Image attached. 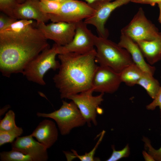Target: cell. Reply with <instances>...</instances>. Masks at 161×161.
<instances>
[{"instance_id":"obj_1","label":"cell","mask_w":161,"mask_h":161,"mask_svg":"<svg viewBox=\"0 0 161 161\" xmlns=\"http://www.w3.org/2000/svg\"><path fill=\"white\" fill-rule=\"evenodd\" d=\"M32 20H18L0 31V71L9 77L22 73L27 64L50 48L41 31Z\"/></svg>"},{"instance_id":"obj_2","label":"cell","mask_w":161,"mask_h":161,"mask_svg":"<svg viewBox=\"0 0 161 161\" xmlns=\"http://www.w3.org/2000/svg\"><path fill=\"white\" fill-rule=\"evenodd\" d=\"M96 49L84 54L69 52L58 54L60 61L58 72L53 78L61 99L92 89L98 66Z\"/></svg>"},{"instance_id":"obj_3","label":"cell","mask_w":161,"mask_h":161,"mask_svg":"<svg viewBox=\"0 0 161 161\" xmlns=\"http://www.w3.org/2000/svg\"><path fill=\"white\" fill-rule=\"evenodd\" d=\"M95 62L99 65L108 67L120 73L134 63L128 51L107 38L95 36Z\"/></svg>"},{"instance_id":"obj_4","label":"cell","mask_w":161,"mask_h":161,"mask_svg":"<svg viewBox=\"0 0 161 161\" xmlns=\"http://www.w3.org/2000/svg\"><path fill=\"white\" fill-rule=\"evenodd\" d=\"M56 47L55 43L51 48L44 50L27 64L22 74L28 80L41 85H45L44 79L45 74L49 70L55 71L60 66V63L55 59L58 54Z\"/></svg>"},{"instance_id":"obj_5","label":"cell","mask_w":161,"mask_h":161,"mask_svg":"<svg viewBox=\"0 0 161 161\" xmlns=\"http://www.w3.org/2000/svg\"><path fill=\"white\" fill-rule=\"evenodd\" d=\"M36 115L38 117L53 119L62 135L69 134L73 129L82 126L86 123L77 106L72 101L67 102L63 100L58 109L49 113L38 112Z\"/></svg>"},{"instance_id":"obj_6","label":"cell","mask_w":161,"mask_h":161,"mask_svg":"<svg viewBox=\"0 0 161 161\" xmlns=\"http://www.w3.org/2000/svg\"><path fill=\"white\" fill-rule=\"evenodd\" d=\"M160 32L158 28L146 17L140 7L129 23L121 30L125 35L136 42L151 41L156 38Z\"/></svg>"},{"instance_id":"obj_7","label":"cell","mask_w":161,"mask_h":161,"mask_svg":"<svg viewBox=\"0 0 161 161\" xmlns=\"http://www.w3.org/2000/svg\"><path fill=\"white\" fill-rule=\"evenodd\" d=\"M95 9L89 4L78 0H68L61 4L56 14H48L52 22L76 23L92 16Z\"/></svg>"},{"instance_id":"obj_8","label":"cell","mask_w":161,"mask_h":161,"mask_svg":"<svg viewBox=\"0 0 161 161\" xmlns=\"http://www.w3.org/2000/svg\"><path fill=\"white\" fill-rule=\"evenodd\" d=\"M133 0H115L96 1L89 4L95 10L94 14L83 21L87 25L91 24L96 28L99 36L107 38L109 32L105 24L112 12L117 8L132 2Z\"/></svg>"},{"instance_id":"obj_9","label":"cell","mask_w":161,"mask_h":161,"mask_svg":"<svg viewBox=\"0 0 161 161\" xmlns=\"http://www.w3.org/2000/svg\"><path fill=\"white\" fill-rule=\"evenodd\" d=\"M87 25L83 21L76 23L75 33L72 41L64 46L56 44L58 55L69 52L83 54L95 49V35L88 29Z\"/></svg>"},{"instance_id":"obj_10","label":"cell","mask_w":161,"mask_h":161,"mask_svg":"<svg viewBox=\"0 0 161 161\" xmlns=\"http://www.w3.org/2000/svg\"><path fill=\"white\" fill-rule=\"evenodd\" d=\"M93 92L91 89L71 95L67 98L77 105L89 127L91 126V122L95 126L97 125V109L103 100L104 93H100L98 95L94 96L92 95Z\"/></svg>"},{"instance_id":"obj_11","label":"cell","mask_w":161,"mask_h":161,"mask_svg":"<svg viewBox=\"0 0 161 161\" xmlns=\"http://www.w3.org/2000/svg\"><path fill=\"white\" fill-rule=\"evenodd\" d=\"M76 23L64 22H52L46 24L36 22V27L47 39L54 41L58 46H64L70 42L74 36Z\"/></svg>"},{"instance_id":"obj_12","label":"cell","mask_w":161,"mask_h":161,"mask_svg":"<svg viewBox=\"0 0 161 161\" xmlns=\"http://www.w3.org/2000/svg\"><path fill=\"white\" fill-rule=\"evenodd\" d=\"M120 74L105 66H98L92 84L94 92L112 94L119 89L121 83Z\"/></svg>"},{"instance_id":"obj_13","label":"cell","mask_w":161,"mask_h":161,"mask_svg":"<svg viewBox=\"0 0 161 161\" xmlns=\"http://www.w3.org/2000/svg\"><path fill=\"white\" fill-rule=\"evenodd\" d=\"M30 134L18 137L11 143L12 149L29 156L32 161H46L48 158L47 149L35 140Z\"/></svg>"},{"instance_id":"obj_14","label":"cell","mask_w":161,"mask_h":161,"mask_svg":"<svg viewBox=\"0 0 161 161\" xmlns=\"http://www.w3.org/2000/svg\"><path fill=\"white\" fill-rule=\"evenodd\" d=\"M14 16L18 20L36 21V22L46 23L49 20L48 15L41 10L39 0H27L19 3L14 12Z\"/></svg>"},{"instance_id":"obj_15","label":"cell","mask_w":161,"mask_h":161,"mask_svg":"<svg viewBox=\"0 0 161 161\" xmlns=\"http://www.w3.org/2000/svg\"><path fill=\"white\" fill-rule=\"evenodd\" d=\"M126 49L130 54L134 62L144 72L152 75H154L155 67L148 63L137 43L127 36L121 34L118 44Z\"/></svg>"},{"instance_id":"obj_16","label":"cell","mask_w":161,"mask_h":161,"mask_svg":"<svg viewBox=\"0 0 161 161\" xmlns=\"http://www.w3.org/2000/svg\"><path fill=\"white\" fill-rule=\"evenodd\" d=\"M30 135L47 149L57 140L58 132L53 121L45 119L39 123Z\"/></svg>"},{"instance_id":"obj_17","label":"cell","mask_w":161,"mask_h":161,"mask_svg":"<svg viewBox=\"0 0 161 161\" xmlns=\"http://www.w3.org/2000/svg\"><path fill=\"white\" fill-rule=\"evenodd\" d=\"M137 43L149 64L153 65L161 60V32L154 40L140 41Z\"/></svg>"},{"instance_id":"obj_18","label":"cell","mask_w":161,"mask_h":161,"mask_svg":"<svg viewBox=\"0 0 161 161\" xmlns=\"http://www.w3.org/2000/svg\"><path fill=\"white\" fill-rule=\"evenodd\" d=\"M144 72L134 63L125 68L120 74L122 82L132 86L137 84Z\"/></svg>"},{"instance_id":"obj_19","label":"cell","mask_w":161,"mask_h":161,"mask_svg":"<svg viewBox=\"0 0 161 161\" xmlns=\"http://www.w3.org/2000/svg\"><path fill=\"white\" fill-rule=\"evenodd\" d=\"M137 84L143 87L153 99L156 97L161 86L158 81L154 77L153 75L145 72Z\"/></svg>"},{"instance_id":"obj_20","label":"cell","mask_w":161,"mask_h":161,"mask_svg":"<svg viewBox=\"0 0 161 161\" xmlns=\"http://www.w3.org/2000/svg\"><path fill=\"white\" fill-rule=\"evenodd\" d=\"M105 131L103 130L100 134V137L93 148L89 152H86L84 154L80 155L78 154L77 151L74 150L72 149V152L63 151L67 161H71L74 159L77 158L81 161H97L94 157V155L96 149L98 145L101 142Z\"/></svg>"},{"instance_id":"obj_21","label":"cell","mask_w":161,"mask_h":161,"mask_svg":"<svg viewBox=\"0 0 161 161\" xmlns=\"http://www.w3.org/2000/svg\"><path fill=\"white\" fill-rule=\"evenodd\" d=\"M0 159L1 161H32L28 155L13 149L10 151L1 152Z\"/></svg>"},{"instance_id":"obj_22","label":"cell","mask_w":161,"mask_h":161,"mask_svg":"<svg viewBox=\"0 0 161 161\" xmlns=\"http://www.w3.org/2000/svg\"><path fill=\"white\" fill-rule=\"evenodd\" d=\"M23 131L21 127L18 126L9 131H0V146L7 143H12L15 138L23 134Z\"/></svg>"},{"instance_id":"obj_23","label":"cell","mask_w":161,"mask_h":161,"mask_svg":"<svg viewBox=\"0 0 161 161\" xmlns=\"http://www.w3.org/2000/svg\"><path fill=\"white\" fill-rule=\"evenodd\" d=\"M41 10L47 14H56L58 13L61 4L49 0H39Z\"/></svg>"},{"instance_id":"obj_24","label":"cell","mask_w":161,"mask_h":161,"mask_svg":"<svg viewBox=\"0 0 161 161\" xmlns=\"http://www.w3.org/2000/svg\"><path fill=\"white\" fill-rule=\"evenodd\" d=\"M17 127L15 121V114L13 111L10 110L4 117L0 120V131H9Z\"/></svg>"},{"instance_id":"obj_25","label":"cell","mask_w":161,"mask_h":161,"mask_svg":"<svg viewBox=\"0 0 161 161\" xmlns=\"http://www.w3.org/2000/svg\"><path fill=\"white\" fill-rule=\"evenodd\" d=\"M18 4V0H0V11L7 16L15 18L14 12Z\"/></svg>"},{"instance_id":"obj_26","label":"cell","mask_w":161,"mask_h":161,"mask_svg":"<svg viewBox=\"0 0 161 161\" xmlns=\"http://www.w3.org/2000/svg\"><path fill=\"white\" fill-rule=\"evenodd\" d=\"M112 148L113 150L112 153L106 161H117L122 158L128 157L130 154L129 144H127L124 148L120 150H116L114 145H112Z\"/></svg>"},{"instance_id":"obj_27","label":"cell","mask_w":161,"mask_h":161,"mask_svg":"<svg viewBox=\"0 0 161 161\" xmlns=\"http://www.w3.org/2000/svg\"><path fill=\"white\" fill-rule=\"evenodd\" d=\"M143 140L145 143V148L147 152L153 157L155 161H161V147L156 150L151 146L150 141L148 138L143 137Z\"/></svg>"},{"instance_id":"obj_28","label":"cell","mask_w":161,"mask_h":161,"mask_svg":"<svg viewBox=\"0 0 161 161\" xmlns=\"http://www.w3.org/2000/svg\"><path fill=\"white\" fill-rule=\"evenodd\" d=\"M17 20V19L8 16L3 13H1L0 15V31L10 26Z\"/></svg>"},{"instance_id":"obj_29","label":"cell","mask_w":161,"mask_h":161,"mask_svg":"<svg viewBox=\"0 0 161 161\" xmlns=\"http://www.w3.org/2000/svg\"><path fill=\"white\" fill-rule=\"evenodd\" d=\"M159 106L161 109V85L160 89L153 101L146 106L147 110H153Z\"/></svg>"},{"instance_id":"obj_30","label":"cell","mask_w":161,"mask_h":161,"mask_svg":"<svg viewBox=\"0 0 161 161\" xmlns=\"http://www.w3.org/2000/svg\"><path fill=\"white\" fill-rule=\"evenodd\" d=\"M132 2L136 3L148 4L153 6L157 4L161 3V0H133Z\"/></svg>"},{"instance_id":"obj_31","label":"cell","mask_w":161,"mask_h":161,"mask_svg":"<svg viewBox=\"0 0 161 161\" xmlns=\"http://www.w3.org/2000/svg\"><path fill=\"white\" fill-rule=\"evenodd\" d=\"M142 154L143 157L146 161H155L153 157L148 154L146 151H143Z\"/></svg>"},{"instance_id":"obj_32","label":"cell","mask_w":161,"mask_h":161,"mask_svg":"<svg viewBox=\"0 0 161 161\" xmlns=\"http://www.w3.org/2000/svg\"><path fill=\"white\" fill-rule=\"evenodd\" d=\"M10 106L9 105L5 106L1 109H0V116L3 114L5 112H6L7 110L10 108Z\"/></svg>"},{"instance_id":"obj_33","label":"cell","mask_w":161,"mask_h":161,"mask_svg":"<svg viewBox=\"0 0 161 161\" xmlns=\"http://www.w3.org/2000/svg\"><path fill=\"white\" fill-rule=\"evenodd\" d=\"M158 4L160 10V14L158 20L159 22L161 24V3Z\"/></svg>"},{"instance_id":"obj_34","label":"cell","mask_w":161,"mask_h":161,"mask_svg":"<svg viewBox=\"0 0 161 161\" xmlns=\"http://www.w3.org/2000/svg\"><path fill=\"white\" fill-rule=\"evenodd\" d=\"M52 1H55L58 3H59L61 4H62V3H64L66 1H67L68 0H49Z\"/></svg>"},{"instance_id":"obj_35","label":"cell","mask_w":161,"mask_h":161,"mask_svg":"<svg viewBox=\"0 0 161 161\" xmlns=\"http://www.w3.org/2000/svg\"><path fill=\"white\" fill-rule=\"evenodd\" d=\"M84 0L86 1L87 2L88 4H91V3L94 2L95 1H99V0H106V1H111L112 0Z\"/></svg>"},{"instance_id":"obj_36","label":"cell","mask_w":161,"mask_h":161,"mask_svg":"<svg viewBox=\"0 0 161 161\" xmlns=\"http://www.w3.org/2000/svg\"><path fill=\"white\" fill-rule=\"evenodd\" d=\"M97 113H98L99 114H102L103 112V109L99 108V107L97 108Z\"/></svg>"},{"instance_id":"obj_37","label":"cell","mask_w":161,"mask_h":161,"mask_svg":"<svg viewBox=\"0 0 161 161\" xmlns=\"http://www.w3.org/2000/svg\"><path fill=\"white\" fill-rule=\"evenodd\" d=\"M27 0H18V2L20 4L23 3Z\"/></svg>"}]
</instances>
